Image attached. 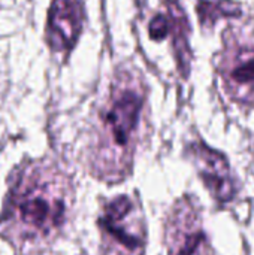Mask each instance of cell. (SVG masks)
Segmentation results:
<instances>
[{"mask_svg": "<svg viewBox=\"0 0 254 255\" xmlns=\"http://www.w3.org/2000/svg\"><path fill=\"white\" fill-rule=\"evenodd\" d=\"M67 214L64 179L49 166L27 164L10 185L0 235L21 244L51 241L63 227Z\"/></svg>", "mask_w": 254, "mask_h": 255, "instance_id": "cell-1", "label": "cell"}, {"mask_svg": "<svg viewBox=\"0 0 254 255\" xmlns=\"http://www.w3.org/2000/svg\"><path fill=\"white\" fill-rule=\"evenodd\" d=\"M144 105V96L135 88H123L111 97L102 115V133L93 172L105 181H120L130 172L135 133Z\"/></svg>", "mask_w": 254, "mask_h": 255, "instance_id": "cell-2", "label": "cell"}, {"mask_svg": "<svg viewBox=\"0 0 254 255\" xmlns=\"http://www.w3.org/2000/svg\"><path fill=\"white\" fill-rule=\"evenodd\" d=\"M102 255H144L147 229L138 199L118 196L111 200L99 218Z\"/></svg>", "mask_w": 254, "mask_h": 255, "instance_id": "cell-3", "label": "cell"}, {"mask_svg": "<svg viewBox=\"0 0 254 255\" xmlns=\"http://www.w3.org/2000/svg\"><path fill=\"white\" fill-rule=\"evenodd\" d=\"M168 255H208V245L199 211L192 199H181L174 206L166 224Z\"/></svg>", "mask_w": 254, "mask_h": 255, "instance_id": "cell-4", "label": "cell"}, {"mask_svg": "<svg viewBox=\"0 0 254 255\" xmlns=\"http://www.w3.org/2000/svg\"><path fill=\"white\" fill-rule=\"evenodd\" d=\"M85 19L82 0H52L48 25L46 40L52 51H70L82 31Z\"/></svg>", "mask_w": 254, "mask_h": 255, "instance_id": "cell-5", "label": "cell"}, {"mask_svg": "<svg viewBox=\"0 0 254 255\" xmlns=\"http://www.w3.org/2000/svg\"><path fill=\"white\" fill-rule=\"evenodd\" d=\"M189 152L213 197L220 203L232 200L237 190L228 160L204 143H193L189 148Z\"/></svg>", "mask_w": 254, "mask_h": 255, "instance_id": "cell-6", "label": "cell"}, {"mask_svg": "<svg viewBox=\"0 0 254 255\" xmlns=\"http://www.w3.org/2000/svg\"><path fill=\"white\" fill-rule=\"evenodd\" d=\"M222 75L234 99L246 103L254 102V48L235 49L225 60Z\"/></svg>", "mask_w": 254, "mask_h": 255, "instance_id": "cell-7", "label": "cell"}, {"mask_svg": "<svg viewBox=\"0 0 254 255\" xmlns=\"http://www.w3.org/2000/svg\"><path fill=\"white\" fill-rule=\"evenodd\" d=\"M168 9H169V31L174 33V49H175V57L178 63V69L183 73L184 78L189 76L190 72V58L192 52L189 48V39H187V31H189V22L186 19V15L178 4V0H166Z\"/></svg>", "mask_w": 254, "mask_h": 255, "instance_id": "cell-8", "label": "cell"}, {"mask_svg": "<svg viewBox=\"0 0 254 255\" xmlns=\"http://www.w3.org/2000/svg\"><path fill=\"white\" fill-rule=\"evenodd\" d=\"M198 15L201 18L202 25H214V22L222 16H240L241 9L237 3L231 0H217L208 1L202 0L198 4Z\"/></svg>", "mask_w": 254, "mask_h": 255, "instance_id": "cell-9", "label": "cell"}, {"mask_svg": "<svg viewBox=\"0 0 254 255\" xmlns=\"http://www.w3.org/2000/svg\"><path fill=\"white\" fill-rule=\"evenodd\" d=\"M148 31H150V37L153 40H163L169 33V19H168V16H165L162 13L156 15L150 22Z\"/></svg>", "mask_w": 254, "mask_h": 255, "instance_id": "cell-10", "label": "cell"}]
</instances>
